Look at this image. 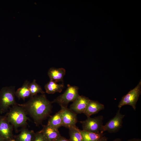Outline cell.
<instances>
[{"label": "cell", "mask_w": 141, "mask_h": 141, "mask_svg": "<svg viewBox=\"0 0 141 141\" xmlns=\"http://www.w3.org/2000/svg\"><path fill=\"white\" fill-rule=\"evenodd\" d=\"M52 103L44 94L36 95L30 97L26 103L17 104L23 108L27 114L33 119L36 126H38L50 116L52 112Z\"/></svg>", "instance_id": "1"}, {"label": "cell", "mask_w": 141, "mask_h": 141, "mask_svg": "<svg viewBox=\"0 0 141 141\" xmlns=\"http://www.w3.org/2000/svg\"><path fill=\"white\" fill-rule=\"evenodd\" d=\"M23 108L17 104L9 108L5 116L8 121L13 126L15 132H18L19 127H26L27 121L30 119Z\"/></svg>", "instance_id": "2"}, {"label": "cell", "mask_w": 141, "mask_h": 141, "mask_svg": "<svg viewBox=\"0 0 141 141\" xmlns=\"http://www.w3.org/2000/svg\"><path fill=\"white\" fill-rule=\"evenodd\" d=\"M14 86L3 87L0 92V114L7 112L10 107L16 104Z\"/></svg>", "instance_id": "3"}, {"label": "cell", "mask_w": 141, "mask_h": 141, "mask_svg": "<svg viewBox=\"0 0 141 141\" xmlns=\"http://www.w3.org/2000/svg\"><path fill=\"white\" fill-rule=\"evenodd\" d=\"M79 89L77 86L68 84L65 91L54 99L52 102V103H57L61 107H67L69 103L73 102L80 95Z\"/></svg>", "instance_id": "4"}, {"label": "cell", "mask_w": 141, "mask_h": 141, "mask_svg": "<svg viewBox=\"0 0 141 141\" xmlns=\"http://www.w3.org/2000/svg\"><path fill=\"white\" fill-rule=\"evenodd\" d=\"M141 81L137 85L123 96L119 102L118 107L121 109L124 105H129L132 107L134 110L136 109V104L141 92Z\"/></svg>", "instance_id": "5"}, {"label": "cell", "mask_w": 141, "mask_h": 141, "mask_svg": "<svg viewBox=\"0 0 141 141\" xmlns=\"http://www.w3.org/2000/svg\"><path fill=\"white\" fill-rule=\"evenodd\" d=\"M120 109L118 111L115 116L107 122L105 125H103L101 132L107 131L110 133H114L118 132L121 128L123 120L125 115L120 112Z\"/></svg>", "instance_id": "6"}, {"label": "cell", "mask_w": 141, "mask_h": 141, "mask_svg": "<svg viewBox=\"0 0 141 141\" xmlns=\"http://www.w3.org/2000/svg\"><path fill=\"white\" fill-rule=\"evenodd\" d=\"M103 116L100 115L91 118L90 117H87L85 120L80 121L82 124L83 130L98 133L101 132L103 126Z\"/></svg>", "instance_id": "7"}, {"label": "cell", "mask_w": 141, "mask_h": 141, "mask_svg": "<svg viewBox=\"0 0 141 141\" xmlns=\"http://www.w3.org/2000/svg\"><path fill=\"white\" fill-rule=\"evenodd\" d=\"M13 126L8 121L5 116L0 115V136L5 141L13 139Z\"/></svg>", "instance_id": "8"}, {"label": "cell", "mask_w": 141, "mask_h": 141, "mask_svg": "<svg viewBox=\"0 0 141 141\" xmlns=\"http://www.w3.org/2000/svg\"><path fill=\"white\" fill-rule=\"evenodd\" d=\"M61 108L63 109L62 126L69 128L76 126L78 121L77 114L67 107Z\"/></svg>", "instance_id": "9"}, {"label": "cell", "mask_w": 141, "mask_h": 141, "mask_svg": "<svg viewBox=\"0 0 141 141\" xmlns=\"http://www.w3.org/2000/svg\"><path fill=\"white\" fill-rule=\"evenodd\" d=\"M90 100L87 97L79 95L73 102L70 109L77 114L84 113Z\"/></svg>", "instance_id": "10"}, {"label": "cell", "mask_w": 141, "mask_h": 141, "mask_svg": "<svg viewBox=\"0 0 141 141\" xmlns=\"http://www.w3.org/2000/svg\"><path fill=\"white\" fill-rule=\"evenodd\" d=\"M104 109V106L97 101L90 100L84 113L87 117L98 113Z\"/></svg>", "instance_id": "11"}, {"label": "cell", "mask_w": 141, "mask_h": 141, "mask_svg": "<svg viewBox=\"0 0 141 141\" xmlns=\"http://www.w3.org/2000/svg\"><path fill=\"white\" fill-rule=\"evenodd\" d=\"M66 72V70L63 68L51 67L48 71V75L50 80L57 83L63 81Z\"/></svg>", "instance_id": "12"}, {"label": "cell", "mask_w": 141, "mask_h": 141, "mask_svg": "<svg viewBox=\"0 0 141 141\" xmlns=\"http://www.w3.org/2000/svg\"><path fill=\"white\" fill-rule=\"evenodd\" d=\"M41 130L48 141H55L61 136L58 130L53 128L47 124L43 125Z\"/></svg>", "instance_id": "13"}, {"label": "cell", "mask_w": 141, "mask_h": 141, "mask_svg": "<svg viewBox=\"0 0 141 141\" xmlns=\"http://www.w3.org/2000/svg\"><path fill=\"white\" fill-rule=\"evenodd\" d=\"M63 109L49 118L47 124L57 130L62 126V113Z\"/></svg>", "instance_id": "14"}, {"label": "cell", "mask_w": 141, "mask_h": 141, "mask_svg": "<svg viewBox=\"0 0 141 141\" xmlns=\"http://www.w3.org/2000/svg\"><path fill=\"white\" fill-rule=\"evenodd\" d=\"M35 133L33 130H29L26 127L22 128L20 133L15 136L16 141H33Z\"/></svg>", "instance_id": "15"}, {"label": "cell", "mask_w": 141, "mask_h": 141, "mask_svg": "<svg viewBox=\"0 0 141 141\" xmlns=\"http://www.w3.org/2000/svg\"><path fill=\"white\" fill-rule=\"evenodd\" d=\"M64 87L63 83L58 84L57 83L51 80H50L44 86L46 93L49 94L61 92Z\"/></svg>", "instance_id": "16"}, {"label": "cell", "mask_w": 141, "mask_h": 141, "mask_svg": "<svg viewBox=\"0 0 141 141\" xmlns=\"http://www.w3.org/2000/svg\"><path fill=\"white\" fill-rule=\"evenodd\" d=\"M82 141H99L104 136L103 133H95L80 130Z\"/></svg>", "instance_id": "17"}, {"label": "cell", "mask_w": 141, "mask_h": 141, "mask_svg": "<svg viewBox=\"0 0 141 141\" xmlns=\"http://www.w3.org/2000/svg\"><path fill=\"white\" fill-rule=\"evenodd\" d=\"M30 82L26 80L21 87L15 92V95L19 99H22L25 101L26 98L30 97L31 94L29 88Z\"/></svg>", "instance_id": "18"}, {"label": "cell", "mask_w": 141, "mask_h": 141, "mask_svg": "<svg viewBox=\"0 0 141 141\" xmlns=\"http://www.w3.org/2000/svg\"><path fill=\"white\" fill-rule=\"evenodd\" d=\"M69 129L70 141H82V137L80 129L76 126Z\"/></svg>", "instance_id": "19"}, {"label": "cell", "mask_w": 141, "mask_h": 141, "mask_svg": "<svg viewBox=\"0 0 141 141\" xmlns=\"http://www.w3.org/2000/svg\"><path fill=\"white\" fill-rule=\"evenodd\" d=\"M29 88L31 94L30 97L37 95L38 93H41L42 94H44L45 93L40 86L36 83L35 79L29 84Z\"/></svg>", "instance_id": "20"}, {"label": "cell", "mask_w": 141, "mask_h": 141, "mask_svg": "<svg viewBox=\"0 0 141 141\" xmlns=\"http://www.w3.org/2000/svg\"><path fill=\"white\" fill-rule=\"evenodd\" d=\"M33 141H48L47 139L41 130L35 133Z\"/></svg>", "instance_id": "21"}, {"label": "cell", "mask_w": 141, "mask_h": 141, "mask_svg": "<svg viewBox=\"0 0 141 141\" xmlns=\"http://www.w3.org/2000/svg\"><path fill=\"white\" fill-rule=\"evenodd\" d=\"M55 141H70L69 139H68L65 138L61 136L58 138Z\"/></svg>", "instance_id": "22"}, {"label": "cell", "mask_w": 141, "mask_h": 141, "mask_svg": "<svg viewBox=\"0 0 141 141\" xmlns=\"http://www.w3.org/2000/svg\"><path fill=\"white\" fill-rule=\"evenodd\" d=\"M127 141H141V139L139 138H134L129 139Z\"/></svg>", "instance_id": "23"}, {"label": "cell", "mask_w": 141, "mask_h": 141, "mask_svg": "<svg viewBox=\"0 0 141 141\" xmlns=\"http://www.w3.org/2000/svg\"><path fill=\"white\" fill-rule=\"evenodd\" d=\"M99 141H108L107 138L105 136H103V138Z\"/></svg>", "instance_id": "24"}, {"label": "cell", "mask_w": 141, "mask_h": 141, "mask_svg": "<svg viewBox=\"0 0 141 141\" xmlns=\"http://www.w3.org/2000/svg\"><path fill=\"white\" fill-rule=\"evenodd\" d=\"M113 141H122V140L120 139L119 138H117L114 140Z\"/></svg>", "instance_id": "25"}, {"label": "cell", "mask_w": 141, "mask_h": 141, "mask_svg": "<svg viewBox=\"0 0 141 141\" xmlns=\"http://www.w3.org/2000/svg\"><path fill=\"white\" fill-rule=\"evenodd\" d=\"M0 141H5V140L0 136Z\"/></svg>", "instance_id": "26"}, {"label": "cell", "mask_w": 141, "mask_h": 141, "mask_svg": "<svg viewBox=\"0 0 141 141\" xmlns=\"http://www.w3.org/2000/svg\"><path fill=\"white\" fill-rule=\"evenodd\" d=\"M16 141L14 139H11L10 140H9V141Z\"/></svg>", "instance_id": "27"}]
</instances>
